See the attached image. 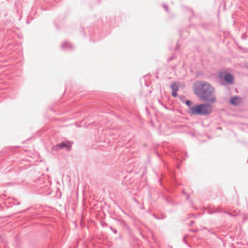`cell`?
<instances>
[{
  "instance_id": "6da1fadb",
  "label": "cell",
  "mask_w": 248,
  "mask_h": 248,
  "mask_svg": "<svg viewBox=\"0 0 248 248\" xmlns=\"http://www.w3.org/2000/svg\"><path fill=\"white\" fill-rule=\"evenodd\" d=\"M193 91L197 97L207 104L213 103L216 99L215 88L208 82L202 80L195 82L193 85Z\"/></svg>"
},
{
  "instance_id": "7a4b0ae2",
  "label": "cell",
  "mask_w": 248,
  "mask_h": 248,
  "mask_svg": "<svg viewBox=\"0 0 248 248\" xmlns=\"http://www.w3.org/2000/svg\"><path fill=\"white\" fill-rule=\"evenodd\" d=\"M212 111V106L209 104H199L192 108V111L195 114L207 115Z\"/></svg>"
}]
</instances>
